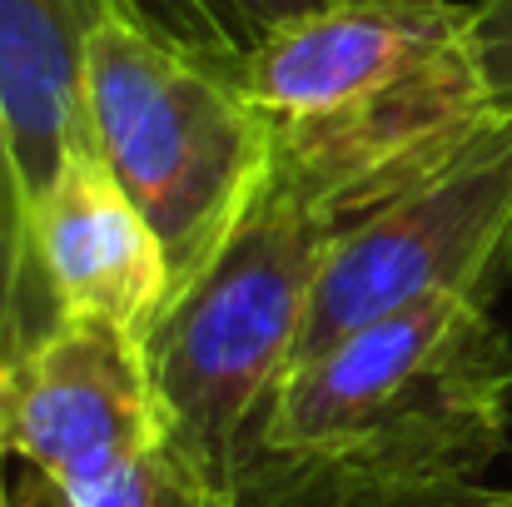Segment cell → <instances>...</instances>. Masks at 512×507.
Instances as JSON below:
<instances>
[{
  "label": "cell",
  "mask_w": 512,
  "mask_h": 507,
  "mask_svg": "<svg viewBox=\"0 0 512 507\" xmlns=\"http://www.w3.org/2000/svg\"><path fill=\"white\" fill-rule=\"evenodd\" d=\"M234 75L269 155L334 224L413 189L498 120L458 0H329Z\"/></svg>",
  "instance_id": "cell-1"
},
{
  "label": "cell",
  "mask_w": 512,
  "mask_h": 507,
  "mask_svg": "<svg viewBox=\"0 0 512 507\" xmlns=\"http://www.w3.org/2000/svg\"><path fill=\"white\" fill-rule=\"evenodd\" d=\"M512 438V338L493 299L438 294L289 368L249 478H478ZM244 478V483H249Z\"/></svg>",
  "instance_id": "cell-2"
},
{
  "label": "cell",
  "mask_w": 512,
  "mask_h": 507,
  "mask_svg": "<svg viewBox=\"0 0 512 507\" xmlns=\"http://www.w3.org/2000/svg\"><path fill=\"white\" fill-rule=\"evenodd\" d=\"M334 234L339 224L269 155L224 234L174 284L145 343L170 443L229 498H239L269 408L299 358Z\"/></svg>",
  "instance_id": "cell-3"
},
{
  "label": "cell",
  "mask_w": 512,
  "mask_h": 507,
  "mask_svg": "<svg viewBox=\"0 0 512 507\" xmlns=\"http://www.w3.org/2000/svg\"><path fill=\"white\" fill-rule=\"evenodd\" d=\"M85 130L170 254L174 284L209 254L269 160V130L219 60L105 0L85 35Z\"/></svg>",
  "instance_id": "cell-4"
},
{
  "label": "cell",
  "mask_w": 512,
  "mask_h": 507,
  "mask_svg": "<svg viewBox=\"0 0 512 507\" xmlns=\"http://www.w3.org/2000/svg\"><path fill=\"white\" fill-rule=\"evenodd\" d=\"M512 274V115L413 189L339 224L324 249L299 358L329 353L408 304L438 294H503Z\"/></svg>",
  "instance_id": "cell-5"
},
{
  "label": "cell",
  "mask_w": 512,
  "mask_h": 507,
  "mask_svg": "<svg viewBox=\"0 0 512 507\" xmlns=\"http://www.w3.org/2000/svg\"><path fill=\"white\" fill-rule=\"evenodd\" d=\"M0 443L30 488L90 498L170 443L145 338L100 319H55L0 368Z\"/></svg>",
  "instance_id": "cell-6"
},
{
  "label": "cell",
  "mask_w": 512,
  "mask_h": 507,
  "mask_svg": "<svg viewBox=\"0 0 512 507\" xmlns=\"http://www.w3.org/2000/svg\"><path fill=\"white\" fill-rule=\"evenodd\" d=\"M30 249L55 319H100L150 343L174 294L170 254L90 135L30 204Z\"/></svg>",
  "instance_id": "cell-7"
},
{
  "label": "cell",
  "mask_w": 512,
  "mask_h": 507,
  "mask_svg": "<svg viewBox=\"0 0 512 507\" xmlns=\"http://www.w3.org/2000/svg\"><path fill=\"white\" fill-rule=\"evenodd\" d=\"M50 324H55V304L35 269L30 199H25L5 110H0V368H10Z\"/></svg>",
  "instance_id": "cell-8"
},
{
  "label": "cell",
  "mask_w": 512,
  "mask_h": 507,
  "mask_svg": "<svg viewBox=\"0 0 512 507\" xmlns=\"http://www.w3.org/2000/svg\"><path fill=\"white\" fill-rule=\"evenodd\" d=\"M234 507H512V488L478 478L433 483H264L249 478Z\"/></svg>",
  "instance_id": "cell-9"
},
{
  "label": "cell",
  "mask_w": 512,
  "mask_h": 507,
  "mask_svg": "<svg viewBox=\"0 0 512 507\" xmlns=\"http://www.w3.org/2000/svg\"><path fill=\"white\" fill-rule=\"evenodd\" d=\"M135 5L179 40H189L219 60H244L279 25L309 15L329 0H135Z\"/></svg>",
  "instance_id": "cell-10"
},
{
  "label": "cell",
  "mask_w": 512,
  "mask_h": 507,
  "mask_svg": "<svg viewBox=\"0 0 512 507\" xmlns=\"http://www.w3.org/2000/svg\"><path fill=\"white\" fill-rule=\"evenodd\" d=\"M30 507H234L224 488H214L174 443L155 448L145 463H135L125 478H115L110 488L90 493V498H60V493H40L25 488Z\"/></svg>",
  "instance_id": "cell-11"
},
{
  "label": "cell",
  "mask_w": 512,
  "mask_h": 507,
  "mask_svg": "<svg viewBox=\"0 0 512 507\" xmlns=\"http://www.w3.org/2000/svg\"><path fill=\"white\" fill-rule=\"evenodd\" d=\"M468 45L488 100L498 115H512V0H478L468 5Z\"/></svg>",
  "instance_id": "cell-12"
},
{
  "label": "cell",
  "mask_w": 512,
  "mask_h": 507,
  "mask_svg": "<svg viewBox=\"0 0 512 507\" xmlns=\"http://www.w3.org/2000/svg\"><path fill=\"white\" fill-rule=\"evenodd\" d=\"M5 453H10V448L0 443V507H30L25 498H20V503H10V493H5Z\"/></svg>",
  "instance_id": "cell-13"
}]
</instances>
